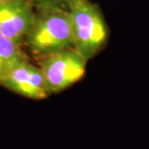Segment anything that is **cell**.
Masks as SVG:
<instances>
[{"mask_svg":"<svg viewBox=\"0 0 149 149\" xmlns=\"http://www.w3.org/2000/svg\"><path fill=\"white\" fill-rule=\"evenodd\" d=\"M35 8V10L45 8H66V3L68 0H31Z\"/></svg>","mask_w":149,"mask_h":149,"instance_id":"52a82bcc","label":"cell"},{"mask_svg":"<svg viewBox=\"0 0 149 149\" xmlns=\"http://www.w3.org/2000/svg\"><path fill=\"white\" fill-rule=\"evenodd\" d=\"M34 15L31 0H8L0 3V33L22 47Z\"/></svg>","mask_w":149,"mask_h":149,"instance_id":"5b68a950","label":"cell"},{"mask_svg":"<svg viewBox=\"0 0 149 149\" xmlns=\"http://www.w3.org/2000/svg\"><path fill=\"white\" fill-rule=\"evenodd\" d=\"M24 44L37 58L74 47V35L69 12L65 8L35 10Z\"/></svg>","mask_w":149,"mask_h":149,"instance_id":"6da1fadb","label":"cell"},{"mask_svg":"<svg viewBox=\"0 0 149 149\" xmlns=\"http://www.w3.org/2000/svg\"><path fill=\"white\" fill-rule=\"evenodd\" d=\"M85 60L74 47L38 58V65L51 94L60 93L84 76Z\"/></svg>","mask_w":149,"mask_h":149,"instance_id":"3957f363","label":"cell"},{"mask_svg":"<svg viewBox=\"0 0 149 149\" xmlns=\"http://www.w3.org/2000/svg\"><path fill=\"white\" fill-rule=\"evenodd\" d=\"M6 1H8V0H0V3H4Z\"/></svg>","mask_w":149,"mask_h":149,"instance_id":"ba28073f","label":"cell"},{"mask_svg":"<svg viewBox=\"0 0 149 149\" xmlns=\"http://www.w3.org/2000/svg\"><path fill=\"white\" fill-rule=\"evenodd\" d=\"M74 35V48L86 60L95 57L105 47L108 27L99 7L90 0H68Z\"/></svg>","mask_w":149,"mask_h":149,"instance_id":"7a4b0ae2","label":"cell"},{"mask_svg":"<svg viewBox=\"0 0 149 149\" xmlns=\"http://www.w3.org/2000/svg\"><path fill=\"white\" fill-rule=\"evenodd\" d=\"M22 47L0 33V77L28 60Z\"/></svg>","mask_w":149,"mask_h":149,"instance_id":"8992f818","label":"cell"},{"mask_svg":"<svg viewBox=\"0 0 149 149\" xmlns=\"http://www.w3.org/2000/svg\"><path fill=\"white\" fill-rule=\"evenodd\" d=\"M0 85L32 100H44L50 95L42 70L28 60L2 75Z\"/></svg>","mask_w":149,"mask_h":149,"instance_id":"277c9868","label":"cell"}]
</instances>
